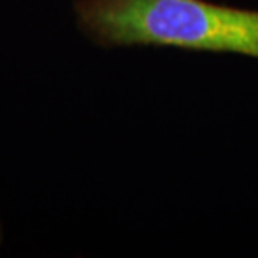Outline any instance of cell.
<instances>
[{"mask_svg":"<svg viewBox=\"0 0 258 258\" xmlns=\"http://www.w3.org/2000/svg\"><path fill=\"white\" fill-rule=\"evenodd\" d=\"M79 27L102 47L164 45L258 59V12L206 0H77Z\"/></svg>","mask_w":258,"mask_h":258,"instance_id":"cell-1","label":"cell"},{"mask_svg":"<svg viewBox=\"0 0 258 258\" xmlns=\"http://www.w3.org/2000/svg\"><path fill=\"white\" fill-rule=\"evenodd\" d=\"M0 240H2V231H0Z\"/></svg>","mask_w":258,"mask_h":258,"instance_id":"cell-2","label":"cell"}]
</instances>
